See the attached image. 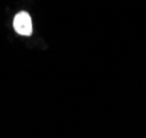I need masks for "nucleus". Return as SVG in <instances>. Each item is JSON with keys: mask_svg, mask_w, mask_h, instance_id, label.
Returning a JSON list of instances; mask_svg holds the SVG:
<instances>
[{"mask_svg": "<svg viewBox=\"0 0 146 138\" xmlns=\"http://www.w3.org/2000/svg\"><path fill=\"white\" fill-rule=\"evenodd\" d=\"M13 28L15 32L23 36H30L33 32L32 28V19L28 12L21 11L13 19Z\"/></svg>", "mask_w": 146, "mask_h": 138, "instance_id": "obj_1", "label": "nucleus"}]
</instances>
